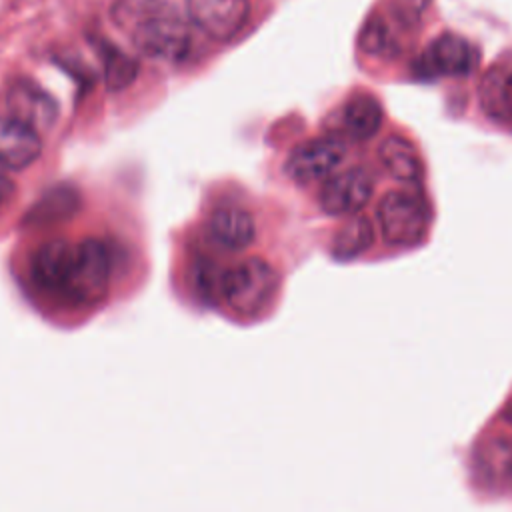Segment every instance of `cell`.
<instances>
[{"mask_svg": "<svg viewBox=\"0 0 512 512\" xmlns=\"http://www.w3.org/2000/svg\"><path fill=\"white\" fill-rule=\"evenodd\" d=\"M102 60H104V80L110 90L126 88L138 74V62L106 42L102 46Z\"/></svg>", "mask_w": 512, "mask_h": 512, "instance_id": "obj_17", "label": "cell"}, {"mask_svg": "<svg viewBox=\"0 0 512 512\" xmlns=\"http://www.w3.org/2000/svg\"><path fill=\"white\" fill-rule=\"evenodd\" d=\"M6 106L10 116L26 122L38 132L48 130L58 116V106L52 96L30 80H18L10 86Z\"/></svg>", "mask_w": 512, "mask_h": 512, "instance_id": "obj_10", "label": "cell"}, {"mask_svg": "<svg viewBox=\"0 0 512 512\" xmlns=\"http://www.w3.org/2000/svg\"><path fill=\"white\" fill-rule=\"evenodd\" d=\"M208 232L216 244L228 250H242L256 238V224L248 210L238 206H224L212 212Z\"/></svg>", "mask_w": 512, "mask_h": 512, "instance_id": "obj_11", "label": "cell"}, {"mask_svg": "<svg viewBox=\"0 0 512 512\" xmlns=\"http://www.w3.org/2000/svg\"><path fill=\"white\" fill-rule=\"evenodd\" d=\"M14 190V182L10 180V176L4 172V166L0 164V206L10 198Z\"/></svg>", "mask_w": 512, "mask_h": 512, "instance_id": "obj_18", "label": "cell"}, {"mask_svg": "<svg viewBox=\"0 0 512 512\" xmlns=\"http://www.w3.org/2000/svg\"><path fill=\"white\" fill-rule=\"evenodd\" d=\"M108 284L110 254L104 242L96 238H86L74 244L72 260L60 294L72 300L74 304L90 306L98 304L106 296Z\"/></svg>", "mask_w": 512, "mask_h": 512, "instance_id": "obj_3", "label": "cell"}, {"mask_svg": "<svg viewBox=\"0 0 512 512\" xmlns=\"http://www.w3.org/2000/svg\"><path fill=\"white\" fill-rule=\"evenodd\" d=\"M42 154L40 132L14 116H0V164L24 170Z\"/></svg>", "mask_w": 512, "mask_h": 512, "instance_id": "obj_9", "label": "cell"}, {"mask_svg": "<svg viewBox=\"0 0 512 512\" xmlns=\"http://www.w3.org/2000/svg\"><path fill=\"white\" fill-rule=\"evenodd\" d=\"M380 232L392 246H412L422 240L428 228L424 202L410 192H388L376 210Z\"/></svg>", "mask_w": 512, "mask_h": 512, "instance_id": "obj_4", "label": "cell"}, {"mask_svg": "<svg viewBox=\"0 0 512 512\" xmlns=\"http://www.w3.org/2000/svg\"><path fill=\"white\" fill-rule=\"evenodd\" d=\"M340 118L348 136L354 140H368L380 130L384 112L374 96L360 94L344 104Z\"/></svg>", "mask_w": 512, "mask_h": 512, "instance_id": "obj_13", "label": "cell"}, {"mask_svg": "<svg viewBox=\"0 0 512 512\" xmlns=\"http://www.w3.org/2000/svg\"><path fill=\"white\" fill-rule=\"evenodd\" d=\"M280 276L272 264L262 258H248L222 270L220 300L240 316L260 314L274 298Z\"/></svg>", "mask_w": 512, "mask_h": 512, "instance_id": "obj_2", "label": "cell"}, {"mask_svg": "<svg viewBox=\"0 0 512 512\" xmlns=\"http://www.w3.org/2000/svg\"><path fill=\"white\" fill-rule=\"evenodd\" d=\"M372 244V224L364 216L348 220L332 240V254L336 258H356Z\"/></svg>", "mask_w": 512, "mask_h": 512, "instance_id": "obj_16", "label": "cell"}, {"mask_svg": "<svg viewBox=\"0 0 512 512\" xmlns=\"http://www.w3.org/2000/svg\"><path fill=\"white\" fill-rule=\"evenodd\" d=\"M478 100L488 116L498 120L512 118V70H488L478 86Z\"/></svg>", "mask_w": 512, "mask_h": 512, "instance_id": "obj_15", "label": "cell"}, {"mask_svg": "<svg viewBox=\"0 0 512 512\" xmlns=\"http://www.w3.org/2000/svg\"><path fill=\"white\" fill-rule=\"evenodd\" d=\"M248 0H188L190 20L212 40L236 38L248 20Z\"/></svg>", "mask_w": 512, "mask_h": 512, "instance_id": "obj_7", "label": "cell"}, {"mask_svg": "<svg viewBox=\"0 0 512 512\" xmlns=\"http://www.w3.org/2000/svg\"><path fill=\"white\" fill-rule=\"evenodd\" d=\"M372 196V178L362 168L330 176L320 190V206L330 216H348L364 208Z\"/></svg>", "mask_w": 512, "mask_h": 512, "instance_id": "obj_8", "label": "cell"}, {"mask_svg": "<svg viewBox=\"0 0 512 512\" xmlns=\"http://www.w3.org/2000/svg\"><path fill=\"white\" fill-rule=\"evenodd\" d=\"M504 416H506V420L512 422V400L508 402V406H506V410H504Z\"/></svg>", "mask_w": 512, "mask_h": 512, "instance_id": "obj_19", "label": "cell"}, {"mask_svg": "<svg viewBox=\"0 0 512 512\" xmlns=\"http://www.w3.org/2000/svg\"><path fill=\"white\" fill-rule=\"evenodd\" d=\"M378 158L386 172L400 182H416L422 176V162L416 148L402 136H388L378 146Z\"/></svg>", "mask_w": 512, "mask_h": 512, "instance_id": "obj_14", "label": "cell"}, {"mask_svg": "<svg viewBox=\"0 0 512 512\" xmlns=\"http://www.w3.org/2000/svg\"><path fill=\"white\" fill-rule=\"evenodd\" d=\"M74 244L68 240H50L32 258V278L44 290L60 292L68 274Z\"/></svg>", "mask_w": 512, "mask_h": 512, "instance_id": "obj_12", "label": "cell"}, {"mask_svg": "<svg viewBox=\"0 0 512 512\" xmlns=\"http://www.w3.org/2000/svg\"><path fill=\"white\" fill-rule=\"evenodd\" d=\"M346 156L344 144L334 136H320L298 144L288 160L286 174L300 184H310L332 176V172L342 164Z\"/></svg>", "mask_w": 512, "mask_h": 512, "instance_id": "obj_5", "label": "cell"}, {"mask_svg": "<svg viewBox=\"0 0 512 512\" xmlns=\"http://www.w3.org/2000/svg\"><path fill=\"white\" fill-rule=\"evenodd\" d=\"M478 64V50L462 36L446 32L434 38L416 62L420 76H464Z\"/></svg>", "mask_w": 512, "mask_h": 512, "instance_id": "obj_6", "label": "cell"}, {"mask_svg": "<svg viewBox=\"0 0 512 512\" xmlns=\"http://www.w3.org/2000/svg\"><path fill=\"white\" fill-rule=\"evenodd\" d=\"M120 22L128 26L134 46L158 60L178 62L192 46L186 18L166 0H130L118 6Z\"/></svg>", "mask_w": 512, "mask_h": 512, "instance_id": "obj_1", "label": "cell"}]
</instances>
